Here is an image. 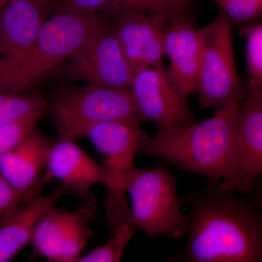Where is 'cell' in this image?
<instances>
[{"label": "cell", "instance_id": "obj_30", "mask_svg": "<svg viewBox=\"0 0 262 262\" xmlns=\"http://www.w3.org/2000/svg\"><path fill=\"white\" fill-rule=\"evenodd\" d=\"M256 1H261V2H262V0H256Z\"/></svg>", "mask_w": 262, "mask_h": 262}, {"label": "cell", "instance_id": "obj_12", "mask_svg": "<svg viewBox=\"0 0 262 262\" xmlns=\"http://www.w3.org/2000/svg\"><path fill=\"white\" fill-rule=\"evenodd\" d=\"M107 13L127 63L136 73L163 66L164 30L172 18L162 13L148 15L115 3Z\"/></svg>", "mask_w": 262, "mask_h": 262}, {"label": "cell", "instance_id": "obj_23", "mask_svg": "<svg viewBox=\"0 0 262 262\" xmlns=\"http://www.w3.org/2000/svg\"><path fill=\"white\" fill-rule=\"evenodd\" d=\"M39 195L18 192L0 173V224L4 222L15 207Z\"/></svg>", "mask_w": 262, "mask_h": 262}, {"label": "cell", "instance_id": "obj_19", "mask_svg": "<svg viewBox=\"0 0 262 262\" xmlns=\"http://www.w3.org/2000/svg\"><path fill=\"white\" fill-rule=\"evenodd\" d=\"M48 102L38 93L13 95L0 103V127L36 111H45Z\"/></svg>", "mask_w": 262, "mask_h": 262}, {"label": "cell", "instance_id": "obj_7", "mask_svg": "<svg viewBox=\"0 0 262 262\" xmlns=\"http://www.w3.org/2000/svg\"><path fill=\"white\" fill-rule=\"evenodd\" d=\"M198 34L201 60L195 93L202 108L218 113L242 101L246 94L236 70L232 25L220 11L211 23L198 30Z\"/></svg>", "mask_w": 262, "mask_h": 262}, {"label": "cell", "instance_id": "obj_18", "mask_svg": "<svg viewBox=\"0 0 262 262\" xmlns=\"http://www.w3.org/2000/svg\"><path fill=\"white\" fill-rule=\"evenodd\" d=\"M135 232L129 224H123L114 230L104 244L85 256L66 261L48 262H120L124 251Z\"/></svg>", "mask_w": 262, "mask_h": 262}, {"label": "cell", "instance_id": "obj_3", "mask_svg": "<svg viewBox=\"0 0 262 262\" xmlns=\"http://www.w3.org/2000/svg\"><path fill=\"white\" fill-rule=\"evenodd\" d=\"M106 18L105 13L84 15L54 6V13L46 19L28 48L15 56L0 58V92L27 93L69 58Z\"/></svg>", "mask_w": 262, "mask_h": 262}, {"label": "cell", "instance_id": "obj_20", "mask_svg": "<svg viewBox=\"0 0 262 262\" xmlns=\"http://www.w3.org/2000/svg\"><path fill=\"white\" fill-rule=\"evenodd\" d=\"M239 33L246 39L248 82L262 86V24L255 22L243 26Z\"/></svg>", "mask_w": 262, "mask_h": 262}, {"label": "cell", "instance_id": "obj_4", "mask_svg": "<svg viewBox=\"0 0 262 262\" xmlns=\"http://www.w3.org/2000/svg\"><path fill=\"white\" fill-rule=\"evenodd\" d=\"M177 180L159 168H134L125 190L131 201L129 225L149 237L179 239L187 234L190 215L181 210Z\"/></svg>", "mask_w": 262, "mask_h": 262}, {"label": "cell", "instance_id": "obj_31", "mask_svg": "<svg viewBox=\"0 0 262 262\" xmlns=\"http://www.w3.org/2000/svg\"><path fill=\"white\" fill-rule=\"evenodd\" d=\"M192 1H194V0H192Z\"/></svg>", "mask_w": 262, "mask_h": 262}, {"label": "cell", "instance_id": "obj_26", "mask_svg": "<svg viewBox=\"0 0 262 262\" xmlns=\"http://www.w3.org/2000/svg\"><path fill=\"white\" fill-rule=\"evenodd\" d=\"M179 13H187L192 0H166Z\"/></svg>", "mask_w": 262, "mask_h": 262}, {"label": "cell", "instance_id": "obj_5", "mask_svg": "<svg viewBox=\"0 0 262 262\" xmlns=\"http://www.w3.org/2000/svg\"><path fill=\"white\" fill-rule=\"evenodd\" d=\"M141 120H114L91 127L85 137L97 149L106 175L105 219L110 234L119 226L129 224L130 208L125 195L126 183L134 168L141 134Z\"/></svg>", "mask_w": 262, "mask_h": 262}, {"label": "cell", "instance_id": "obj_15", "mask_svg": "<svg viewBox=\"0 0 262 262\" xmlns=\"http://www.w3.org/2000/svg\"><path fill=\"white\" fill-rule=\"evenodd\" d=\"M46 173L61 181L80 201L91 195L95 184L106 183L104 170L72 139H58L48 155Z\"/></svg>", "mask_w": 262, "mask_h": 262}, {"label": "cell", "instance_id": "obj_28", "mask_svg": "<svg viewBox=\"0 0 262 262\" xmlns=\"http://www.w3.org/2000/svg\"><path fill=\"white\" fill-rule=\"evenodd\" d=\"M18 1V0H6V5L8 3H11V2Z\"/></svg>", "mask_w": 262, "mask_h": 262}, {"label": "cell", "instance_id": "obj_2", "mask_svg": "<svg viewBox=\"0 0 262 262\" xmlns=\"http://www.w3.org/2000/svg\"><path fill=\"white\" fill-rule=\"evenodd\" d=\"M241 101L184 128L158 131L152 136L144 131L138 153L162 158L184 171L207 177L208 182H228L233 171L234 118Z\"/></svg>", "mask_w": 262, "mask_h": 262}, {"label": "cell", "instance_id": "obj_8", "mask_svg": "<svg viewBox=\"0 0 262 262\" xmlns=\"http://www.w3.org/2000/svg\"><path fill=\"white\" fill-rule=\"evenodd\" d=\"M105 13L106 22L67 58L58 75L63 80L84 81L94 85L130 89L136 73L127 63L115 27Z\"/></svg>", "mask_w": 262, "mask_h": 262}, {"label": "cell", "instance_id": "obj_1", "mask_svg": "<svg viewBox=\"0 0 262 262\" xmlns=\"http://www.w3.org/2000/svg\"><path fill=\"white\" fill-rule=\"evenodd\" d=\"M220 182L190 187L179 198L191 210L187 242L165 262H262L259 207L237 199Z\"/></svg>", "mask_w": 262, "mask_h": 262}, {"label": "cell", "instance_id": "obj_22", "mask_svg": "<svg viewBox=\"0 0 262 262\" xmlns=\"http://www.w3.org/2000/svg\"><path fill=\"white\" fill-rule=\"evenodd\" d=\"M44 112H33L0 127V157L14 147L30 131L36 128Z\"/></svg>", "mask_w": 262, "mask_h": 262}, {"label": "cell", "instance_id": "obj_25", "mask_svg": "<svg viewBox=\"0 0 262 262\" xmlns=\"http://www.w3.org/2000/svg\"><path fill=\"white\" fill-rule=\"evenodd\" d=\"M117 3L148 15L162 13L173 18L175 15L185 13L177 11L166 0H117Z\"/></svg>", "mask_w": 262, "mask_h": 262}, {"label": "cell", "instance_id": "obj_11", "mask_svg": "<svg viewBox=\"0 0 262 262\" xmlns=\"http://www.w3.org/2000/svg\"><path fill=\"white\" fill-rule=\"evenodd\" d=\"M131 91L143 120H150L158 131L177 130L196 122L188 99L173 85L163 66L136 72Z\"/></svg>", "mask_w": 262, "mask_h": 262}, {"label": "cell", "instance_id": "obj_27", "mask_svg": "<svg viewBox=\"0 0 262 262\" xmlns=\"http://www.w3.org/2000/svg\"><path fill=\"white\" fill-rule=\"evenodd\" d=\"M5 5H6V0H0V12L2 11Z\"/></svg>", "mask_w": 262, "mask_h": 262}, {"label": "cell", "instance_id": "obj_9", "mask_svg": "<svg viewBox=\"0 0 262 262\" xmlns=\"http://www.w3.org/2000/svg\"><path fill=\"white\" fill-rule=\"evenodd\" d=\"M232 148V179L220 186L234 192H253L262 176V86L248 81L236 110Z\"/></svg>", "mask_w": 262, "mask_h": 262}, {"label": "cell", "instance_id": "obj_14", "mask_svg": "<svg viewBox=\"0 0 262 262\" xmlns=\"http://www.w3.org/2000/svg\"><path fill=\"white\" fill-rule=\"evenodd\" d=\"M164 56L169 61L167 75L179 92L189 98L195 93L201 60L198 30L187 13L173 17L165 27Z\"/></svg>", "mask_w": 262, "mask_h": 262}, {"label": "cell", "instance_id": "obj_21", "mask_svg": "<svg viewBox=\"0 0 262 262\" xmlns=\"http://www.w3.org/2000/svg\"><path fill=\"white\" fill-rule=\"evenodd\" d=\"M232 24L247 25L261 17L262 2L256 0H211Z\"/></svg>", "mask_w": 262, "mask_h": 262}, {"label": "cell", "instance_id": "obj_6", "mask_svg": "<svg viewBox=\"0 0 262 262\" xmlns=\"http://www.w3.org/2000/svg\"><path fill=\"white\" fill-rule=\"evenodd\" d=\"M58 139L85 137L91 127L114 120L141 117L130 89L87 84L58 93L48 104Z\"/></svg>", "mask_w": 262, "mask_h": 262}, {"label": "cell", "instance_id": "obj_16", "mask_svg": "<svg viewBox=\"0 0 262 262\" xmlns=\"http://www.w3.org/2000/svg\"><path fill=\"white\" fill-rule=\"evenodd\" d=\"M53 0H18L8 3L0 12V55L15 56L37 39Z\"/></svg>", "mask_w": 262, "mask_h": 262}, {"label": "cell", "instance_id": "obj_17", "mask_svg": "<svg viewBox=\"0 0 262 262\" xmlns=\"http://www.w3.org/2000/svg\"><path fill=\"white\" fill-rule=\"evenodd\" d=\"M69 192L63 184L48 196H38L21 203L0 224V262H9L32 241L33 232L44 212Z\"/></svg>", "mask_w": 262, "mask_h": 262}, {"label": "cell", "instance_id": "obj_29", "mask_svg": "<svg viewBox=\"0 0 262 262\" xmlns=\"http://www.w3.org/2000/svg\"><path fill=\"white\" fill-rule=\"evenodd\" d=\"M32 258H33V256H32V257H31L30 258H29V259L28 260V261H27V262H32Z\"/></svg>", "mask_w": 262, "mask_h": 262}, {"label": "cell", "instance_id": "obj_24", "mask_svg": "<svg viewBox=\"0 0 262 262\" xmlns=\"http://www.w3.org/2000/svg\"><path fill=\"white\" fill-rule=\"evenodd\" d=\"M117 3V0H60L57 8L84 15L103 13Z\"/></svg>", "mask_w": 262, "mask_h": 262}, {"label": "cell", "instance_id": "obj_13", "mask_svg": "<svg viewBox=\"0 0 262 262\" xmlns=\"http://www.w3.org/2000/svg\"><path fill=\"white\" fill-rule=\"evenodd\" d=\"M56 137L51 138L33 129L9 151L0 157V173L18 192L39 195L52 178L46 168L48 155Z\"/></svg>", "mask_w": 262, "mask_h": 262}, {"label": "cell", "instance_id": "obj_10", "mask_svg": "<svg viewBox=\"0 0 262 262\" xmlns=\"http://www.w3.org/2000/svg\"><path fill=\"white\" fill-rule=\"evenodd\" d=\"M98 202L91 194L75 211L50 206L38 221L33 232L34 253L48 261H66L80 256L91 235Z\"/></svg>", "mask_w": 262, "mask_h": 262}]
</instances>
